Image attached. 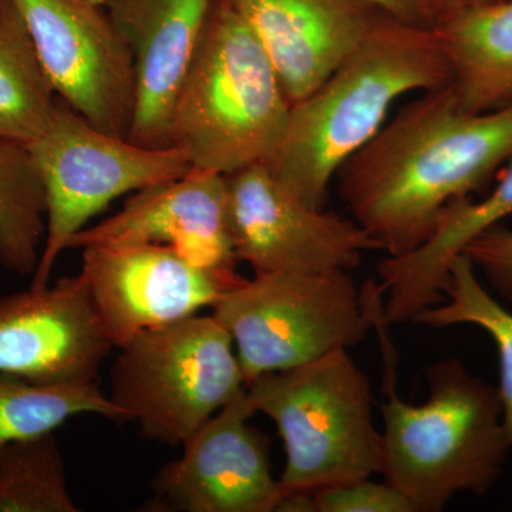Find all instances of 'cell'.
<instances>
[{
	"label": "cell",
	"mask_w": 512,
	"mask_h": 512,
	"mask_svg": "<svg viewBox=\"0 0 512 512\" xmlns=\"http://www.w3.org/2000/svg\"><path fill=\"white\" fill-rule=\"evenodd\" d=\"M512 157V104L470 113L453 87L404 106L336 173L340 200L389 256L433 234L451 202L490 183Z\"/></svg>",
	"instance_id": "1"
},
{
	"label": "cell",
	"mask_w": 512,
	"mask_h": 512,
	"mask_svg": "<svg viewBox=\"0 0 512 512\" xmlns=\"http://www.w3.org/2000/svg\"><path fill=\"white\" fill-rule=\"evenodd\" d=\"M451 84L436 30L380 15L318 89L293 104L268 168L299 200L326 208L342 164L379 133L394 101Z\"/></svg>",
	"instance_id": "2"
},
{
	"label": "cell",
	"mask_w": 512,
	"mask_h": 512,
	"mask_svg": "<svg viewBox=\"0 0 512 512\" xmlns=\"http://www.w3.org/2000/svg\"><path fill=\"white\" fill-rule=\"evenodd\" d=\"M382 308L373 328L384 362L382 474L417 512H440L458 493L487 494L512 451L500 390L456 359L426 369L429 399L404 402L396 390L397 355Z\"/></svg>",
	"instance_id": "3"
},
{
	"label": "cell",
	"mask_w": 512,
	"mask_h": 512,
	"mask_svg": "<svg viewBox=\"0 0 512 512\" xmlns=\"http://www.w3.org/2000/svg\"><path fill=\"white\" fill-rule=\"evenodd\" d=\"M292 104L261 40L214 0L171 116V147L192 168L228 175L268 164L284 143Z\"/></svg>",
	"instance_id": "4"
},
{
	"label": "cell",
	"mask_w": 512,
	"mask_h": 512,
	"mask_svg": "<svg viewBox=\"0 0 512 512\" xmlns=\"http://www.w3.org/2000/svg\"><path fill=\"white\" fill-rule=\"evenodd\" d=\"M255 413L274 421L285 450L282 495L370 478L382 470L372 384L348 349L266 373L245 386Z\"/></svg>",
	"instance_id": "5"
},
{
	"label": "cell",
	"mask_w": 512,
	"mask_h": 512,
	"mask_svg": "<svg viewBox=\"0 0 512 512\" xmlns=\"http://www.w3.org/2000/svg\"><path fill=\"white\" fill-rule=\"evenodd\" d=\"M244 390L231 333L212 313H197L121 346L109 397L144 439L183 446Z\"/></svg>",
	"instance_id": "6"
},
{
	"label": "cell",
	"mask_w": 512,
	"mask_h": 512,
	"mask_svg": "<svg viewBox=\"0 0 512 512\" xmlns=\"http://www.w3.org/2000/svg\"><path fill=\"white\" fill-rule=\"evenodd\" d=\"M211 313L234 339L245 386L353 348L373 328L350 272L254 275L225 292Z\"/></svg>",
	"instance_id": "7"
},
{
	"label": "cell",
	"mask_w": 512,
	"mask_h": 512,
	"mask_svg": "<svg viewBox=\"0 0 512 512\" xmlns=\"http://www.w3.org/2000/svg\"><path fill=\"white\" fill-rule=\"evenodd\" d=\"M45 188V248L32 288L49 285L70 239L126 194L184 177L192 165L178 148H147L93 126L57 96L45 133L28 144Z\"/></svg>",
	"instance_id": "8"
},
{
	"label": "cell",
	"mask_w": 512,
	"mask_h": 512,
	"mask_svg": "<svg viewBox=\"0 0 512 512\" xmlns=\"http://www.w3.org/2000/svg\"><path fill=\"white\" fill-rule=\"evenodd\" d=\"M235 258L254 275L350 272L379 242L355 220L299 200L266 164L225 175Z\"/></svg>",
	"instance_id": "9"
},
{
	"label": "cell",
	"mask_w": 512,
	"mask_h": 512,
	"mask_svg": "<svg viewBox=\"0 0 512 512\" xmlns=\"http://www.w3.org/2000/svg\"><path fill=\"white\" fill-rule=\"evenodd\" d=\"M57 96L93 126L127 137L136 101L133 57L103 5L13 0Z\"/></svg>",
	"instance_id": "10"
},
{
	"label": "cell",
	"mask_w": 512,
	"mask_h": 512,
	"mask_svg": "<svg viewBox=\"0 0 512 512\" xmlns=\"http://www.w3.org/2000/svg\"><path fill=\"white\" fill-rule=\"evenodd\" d=\"M90 298L114 348L144 330L201 313L244 282L237 269L212 268L167 245L83 248Z\"/></svg>",
	"instance_id": "11"
},
{
	"label": "cell",
	"mask_w": 512,
	"mask_h": 512,
	"mask_svg": "<svg viewBox=\"0 0 512 512\" xmlns=\"http://www.w3.org/2000/svg\"><path fill=\"white\" fill-rule=\"evenodd\" d=\"M247 390L183 443L153 483L148 511L275 512L281 485L272 474L269 440L249 424L255 416Z\"/></svg>",
	"instance_id": "12"
},
{
	"label": "cell",
	"mask_w": 512,
	"mask_h": 512,
	"mask_svg": "<svg viewBox=\"0 0 512 512\" xmlns=\"http://www.w3.org/2000/svg\"><path fill=\"white\" fill-rule=\"evenodd\" d=\"M113 348L82 274L0 298V373L43 384L97 383Z\"/></svg>",
	"instance_id": "13"
},
{
	"label": "cell",
	"mask_w": 512,
	"mask_h": 512,
	"mask_svg": "<svg viewBox=\"0 0 512 512\" xmlns=\"http://www.w3.org/2000/svg\"><path fill=\"white\" fill-rule=\"evenodd\" d=\"M133 245H167L202 265L237 269L225 175L191 168L133 192L119 212L77 232L67 249Z\"/></svg>",
	"instance_id": "14"
},
{
	"label": "cell",
	"mask_w": 512,
	"mask_h": 512,
	"mask_svg": "<svg viewBox=\"0 0 512 512\" xmlns=\"http://www.w3.org/2000/svg\"><path fill=\"white\" fill-rule=\"evenodd\" d=\"M214 0H103L133 57L136 101L128 140L170 148L178 90Z\"/></svg>",
	"instance_id": "15"
},
{
	"label": "cell",
	"mask_w": 512,
	"mask_h": 512,
	"mask_svg": "<svg viewBox=\"0 0 512 512\" xmlns=\"http://www.w3.org/2000/svg\"><path fill=\"white\" fill-rule=\"evenodd\" d=\"M261 40L289 103L308 97L383 13L357 0H224Z\"/></svg>",
	"instance_id": "16"
},
{
	"label": "cell",
	"mask_w": 512,
	"mask_h": 512,
	"mask_svg": "<svg viewBox=\"0 0 512 512\" xmlns=\"http://www.w3.org/2000/svg\"><path fill=\"white\" fill-rule=\"evenodd\" d=\"M508 163L487 197L451 202L421 247L380 262L377 282L390 325L412 323L424 309L443 302L451 262L474 238L512 215V157Z\"/></svg>",
	"instance_id": "17"
},
{
	"label": "cell",
	"mask_w": 512,
	"mask_h": 512,
	"mask_svg": "<svg viewBox=\"0 0 512 512\" xmlns=\"http://www.w3.org/2000/svg\"><path fill=\"white\" fill-rule=\"evenodd\" d=\"M458 104L485 113L512 104V0L453 13L434 26Z\"/></svg>",
	"instance_id": "18"
},
{
	"label": "cell",
	"mask_w": 512,
	"mask_h": 512,
	"mask_svg": "<svg viewBox=\"0 0 512 512\" xmlns=\"http://www.w3.org/2000/svg\"><path fill=\"white\" fill-rule=\"evenodd\" d=\"M57 94L13 0H0V136L33 143L45 133Z\"/></svg>",
	"instance_id": "19"
},
{
	"label": "cell",
	"mask_w": 512,
	"mask_h": 512,
	"mask_svg": "<svg viewBox=\"0 0 512 512\" xmlns=\"http://www.w3.org/2000/svg\"><path fill=\"white\" fill-rule=\"evenodd\" d=\"M46 234L45 188L28 146L0 136V266L35 274Z\"/></svg>",
	"instance_id": "20"
},
{
	"label": "cell",
	"mask_w": 512,
	"mask_h": 512,
	"mask_svg": "<svg viewBox=\"0 0 512 512\" xmlns=\"http://www.w3.org/2000/svg\"><path fill=\"white\" fill-rule=\"evenodd\" d=\"M80 414L126 421L99 384H43L0 373V450L15 441L55 433Z\"/></svg>",
	"instance_id": "21"
},
{
	"label": "cell",
	"mask_w": 512,
	"mask_h": 512,
	"mask_svg": "<svg viewBox=\"0 0 512 512\" xmlns=\"http://www.w3.org/2000/svg\"><path fill=\"white\" fill-rule=\"evenodd\" d=\"M412 323L436 329L473 325L484 329L494 339L500 356L498 390L512 441V312L481 285L476 266L466 254L458 255L451 262L444 302L424 309Z\"/></svg>",
	"instance_id": "22"
},
{
	"label": "cell",
	"mask_w": 512,
	"mask_h": 512,
	"mask_svg": "<svg viewBox=\"0 0 512 512\" xmlns=\"http://www.w3.org/2000/svg\"><path fill=\"white\" fill-rule=\"evenodd\" d=\"M55 434L0 450V512H79Z\"/></svg>",
	"instance_id": "23"
},
{
	"label": "cell",
	"mask_w": 512,
	"mask_h": 512,
	"mask_svg": "<svg viewBox=\"0 0 512 512\" xmlns=\"http://www.w3.org/2000/svg\"><path fill=\"white\" fill-rule=\"evenodd\" d=\"M313 497L316 512H417L393 485L373 483L369 478L322 488Z\"/></svg>",
	"instance_id": "24"
},
{
	"label": "cell",
	"mask_w": 512,
	"mask_h": 512,
	"mask_svg": "<svg viewBox=\"0 0 512 512\" xmlns=\"http://www.w3.org/2000/svg\"><path fill=\"white\" fill-rule=\"evenodd\" d=\"M476 269L504 299L512 302V229L503 224L488 228L464 248Z\"/></svg>",
	"instance_id": "25"
},
{
	"label": "cell",
	"mask_w": 512,
	"mask_h": 512,
	"mask_svg": "<svg viewBox=\"0 0 512 512\" xmlns=\"http://www.w3.org/2000/svg\"><path fill=\"white\" fill-rule=\"evenodd\" d=\"M357 2L407 25L427 29H434L436 26V15L431 9L429 0H357Z\"/></svg>",
	"instance_id": "26"
},
{
	"label": "cell",
	"mask_w": 512,
	"mask_h": 512,
	"mask_svg": "<svg viewBox=\"0 0 512 512\" xmlns=\"http://www.w3.org/2000/svg\"><path fill=\"white\" fill-rule=\"evenodd\" d=\"M493 2V0H429L431 9L436 15V25L441 19L461 12V10L474 8V6L484 5V3Z\"/></svg>",
	"instance_id": "27"
},
{
	"label": "cell",
	"mask_w": 512,
	"mask_h": 512,
	"mask_svg": "<svg viewBox=\"0 0 512 512\" xmlns=\"http://www.w3.org/2000/svg\"><path fill=\"white\" fill-rule=\"evenodd\" d=\"M90 2L99 3V5H103V0H90Z\"/></svg>",
	"instance_id": "28"
}]
</instances>
